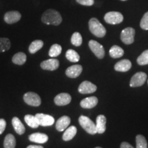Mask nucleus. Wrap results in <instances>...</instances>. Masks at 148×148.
Masks as SVG:
<instances>
[{
    "label": "nucleus",
    "instance_id": "10",
    "mask_svg": "<svg viewBox=\"0 0 148 148\" xmlns=\"http://www.w3.org/2000/svg\"><path fill=\"white\" fill-rule=\"evenodd\" d=\"M21 18V14L16 10L8 11L4 14L3 19L8 24H13L18 22Z\"/></svg>",
    "mask_w": 148,
    "mask_h": 148
},
{
    "label": "nucleus",
    "instance_id": "24",
    "mask_svg": "<svg viewBox=\"0 0 148 148\" xmlns=\"http://www.w3.org/2000/svg\"><path fill=\"white\" fill-rule=\"evenodd\" d=\"M44 42L41 40H35L31 42L29 46V52L30 53H35L40 50L43 47Z\"/></svg>",
    "mask_w": 148,
    "mask_h": 148
},
{
    "label": "nucleus",
    "instance_id": "4",
    "mask_svg": "<svg viewBox=\"0 0 148 148\" xmlns=\"http://www.w3.org/2000/svg\"><path fill=\"white\" fill-rule=\"evenodd\" d=\"M123 20V16L121 12H109L104 15V21L108 24L116 25V24L121 23Z\"/></svg>",
    "mask_w": 148,
    "mask_h": 148
},
{
    "label": "nucleus",
    "instance_id": "12",
    "mask_svg": "<svg viewBox=\"0 0 148 148\" xmlns=\"http://www.w3.org/2000/svg\"><path fill=\"white\" fill-rule=\"evenodd\" d=\"M60 63L58 60L56 58H51L44 60L40 63V67L47 71H55L59 67Z\"/></svg>",
    "mask_w": 148,
    "mask_h": 148
},
{
    "label": "nucleus",
    "instance_id": "3",
    "mask_svg": "<svg viewBox=\"0 0 148 148\" xmlns=\"http://www.w3.org/2000/svg\"><path fill=\"white\" fill-rule=\"evenodd\" d=\"M78 121L81 127L88 134L93 135L97 133L95 123L90 118H88V116L81 115L79 117Z\"/></svg>",
    "mask_w": 148,
    "mask_h": 148
},
{
    "label": "nucleus",
    "instance_id": "20",
    "mask_svg": "<svg viewBox=\"0 0 148 148\" xmlns=\"http://www.w3.org/2000/svg\"><path fill=\"white\" fill-rule=\"evenodd\" d=\"M12 126L14 127V130H15V132L17 133L18 134L21 135L25 133V126H24L23 123H21V120L18 119V117L14 116V117L12 118Z\"/></svg>",
    "mask_w": 148,
    "mask_h": 148
},
{
    "label": "nucleus",
    "instance_id": "22",
    "mask_svg": "<svg viewBox=\"0 0 148 148\" xmlns=\"http://www.w3.org/2000/svg\"><path fill=\"white\" fill-rule=\"evenodd\" d=\"M27 56L25 53L18 52L13 56L12 58V61L14 64L17 65H23L26 62Z\"/></svg>",
    "mask_w": 148,
    "mask_h": 148
},
{
    "label": "nucleus",
    "instance_id": "6",
    "mask_svg": "<svg viewBox=\"0 0 148 148\" xmlns=\"http://www.w3.org/2000/svg\"><path fill=\"white\" fill-rule=\"evenodd\" d=\"M23 100L27 104L32 106H39L41 103L40 96L34 92H27L24 94Z\"/></svg>",
    "mask_w": 148,
    "mask_h": 148
},
{
    "label": "nucleus",
    "instance_id": "16",
    "mask_svg": "<svg viewBox=\"0 0 148 148\" xmlns=\"http://www.w3.org/2000/svg\"><path fill=\"white\" fill-rule=\"evenodd\" d=\"M132 67V63L127 59H123L116 62L114 65V70L119 72L128 71Z\"/></svg>",
    "mask_w": 148,
    "mask_h": 148
},
{
    "label": "nucleus",
    "instance_id": "8",
    "mask_svg": "<svg viewBox=\"0 0 148 148\" xmlns=\"http://www.w3.org/2000/svg\"><path fill=\"white\" fill-rule=\"evenodd\" d=\"M147 79V75L144 72H138L132 77L130 82L131 87H138L144 84Z\"/></svg>",
    "mask_w": 148,
    "mask_h": 148
},
{
    "label": "nucleus",
    "instance_id": "33",
    "mask_svg": "<svg viewBox=\"0 0 148 148\" xmlns=\"http://www.w3.org/2000/svg\"><path fill=\"white\" fill-rule=\"evenodd\" d=\"M140 26L143 29L148 30V12L145 13L140 22Z\"/></svg>",
    "mask_w": 148,
    "mask_h": 148
},
{
    "label": "nucleus",
    "instance_id": "29",
    "mask_svg": "<svg viewBox=\"0 0 148 148\" xmlns=\"http://www.w3.org/2000/svg\"><path fill=\"white\" fill-rule=\"evenodd\" d=\"M10 47V40L8 38H0V53L8 51Z\"/></svg>",
    "mask_w": 148,
    "mask_h": 148
},
{
    "label": "nucleus",
    "instance_id": "28",
    "mask_svg": "<svg viewBox=\"0 0 148 148\" xmlns=\"http://www.w3.org/2000/svg\"><path fill=\"white\" fill-rule=\"evenodd\" d=\"M62 52V47L58 44H53L51 45L49 51V56L51 58L58 56Z\"/></svg>",
    "mask_w": 148,
    "mask_h": 148
},
{
    "label": "nucleus",
    "instance_id": "27",
    "mask_svg": "<svg viewBox=\"0 0 148 148\" xmlns=\"http://www.w3.org/2000/svg\"><path fill=\"white\" fill-rule=\"evenodd\" d=\"M65 56L66 59L71 62H76L79 60V54L73 49H68Z\"/></svg>",
    "mask_w": 148,
    "mask_h": 148
},
{
    "label": "nucleus",
    "instance_id": "39",
    "mask_svg": "<svg viewBox=\"0 0 148 148\" xmlns=\"http://www.w3.org/2000/svg\"><path fill=\"white\" fill-rule=\"evenodd\" d=\"M121 1H126V0H121Z\"/></svg>",
    "mask_w": 148,
    "mask_h": 148
},
{
    "label": "nucleus",
    "instance_id": "32",
    "mask_svg": "<svg viewBox=\"0 0 148 148\" xmlns=\"http://www.w3.org/2000/svg\"><path fill=\"white\" fill-rule=\"evenodd\" d=\"M137 63L139 65H146L148 64V49L144 51L137 58Z\"/></svg>",
    "mask_w": 148,
    "mask_h": 148
},
{
    "label": "nucleus",
    "instance_id": "34",
    "mask_svg": "<svg viewBox=\"0 0 148 148\" xmlns=\"http://www.w3.org/2000/svg\"><path fill=\"white\" fill-rule=\"evenodd\" d=\"M76 1L79 4L86 6H91L94 4V0H76Z\"/></svg>",
    "mask_w": 148,
    "mask_h": 148
},
{
    "label": "nucleus",
    "instance_id": "36",
    "mask_svg": "<svg viewBox=\"0 0 148 148\" xmlns=\"http://www.w3.org/2000/svg\"><path fill=\"white\" fill-rule=\"evenodd\" d=\"M120 148H134L130 144L127 143V142H123L120 145Z\"/></svg>",
    "mask_w": 148,
    "mask_h": 148
},
{
    "label": "nucleus",
    "instance_id": "9",
    "mask_svg": "<svg viewBox=\"0 0 148 148\" xmlns=\"http://www.w3.org/2000/svg\"><path fill=\"white\" fill-rule=\"evenodd\" d=\"M35 116L38 120L39 125L46 127L50 126L54 123L55 120L52 116L43 113H37Z\"/></svg>",
    "mask_w": 148,
    "mask_h": 148
},
{
    "label": "nucleus",
    "instance_id": "15",
    "mask_svg": "<svg viewBox=\"0 0 148 148\" xmlns=\"http://www.w3.org/2000/svg\"><path fill=\"white\" fill-rule=\"evenodd\" d=\"M70 123H71V119H70L69 116H62L60 118H59L56 123V128L59 132H62L67 128Z\"/></svg>",
    "mask_w": 148,
    "mask_h": 148
},
{
    "label": "nucleus",
    "instance_id": "7",
    "mask_svg": "<svg viewBox=\"0 0 148 148\" xmlns=\"http://www.w3.org/2000/svg\"><path fill=\"white\" fill-rule=\"evenodd\" d=\"M88 46L90 50L98 58L102 59L104 57L105 55V51L104 48L100 43L95 41V40H90L89 42H88Z\"/></svg>",
    "mask_w": 148,
    "mask_h": 148
},
{
    "label": "nucleus",
    "instance_id": "13",
    "mask_svg": "<svg viewBox=\"0 0 148 148\" xmlns=\"http://www.w3.org/2000/svg\"><path fill=\"white\" fill-rule=\"evenodd\" d=\"M71 101V97L69 93L62 92L56 96L54 98V103L57 106H65L69 104Z\"/></svg>",
    "mask_w": 148,
    "mask_h": 148
},
{
    "label": "nucleus",
    "instance_id": "37",
    "mask_svg": "<svg viewBox=\"0 0 148 148\" xmlns=\"http://www.w3.org/2000/svg\"><path fill=\"white\" fill-rule=\"evenodd\" d=\"M27 148H44L41 145H31L27 146Z\"/></svg>",
    "mask_w": 148,
    "mask_h": 148
},
{
    "label": "nucleus",
    "instance_id": "21",
    "mask_svg": "<svg viewBox=\"0 0 148 148\" xmlns=\"http://www.w3.org/2000/svg\"><path fill=\"white\" fill-rule=\"evenodd\" d=\"M76 134L77 128L74 125H71L65 130L63 135H62V139L64 141H69V140L73 139Z\"/></svg>",
    "mask_w": 148,
    "mask_h": 148
},
{
    "label": "nucleus",
    "instance_id": "17",
    "mask_svg": "<svg viewBox=\"0 0 148 148\" xmlns=\"http://www.w3.org/2000/svg\"><path fill=\"white\" fill-rule=\"evenodd\" d=\"M29 140L30 141L34 142V143L42 144L45 143L48 140V136L47 134H43V133L36 132L33 133L28 136Z\"/></svg>",
    "mask_w": 148,
    "mask_h": 148
},
{
    "label": "nucleus",
    "instance_id": "38",
    "mask_svg": "<svg viewBox=\"0 0 148 148\" xmlns=\"http://www.w3.org/2000/svg\"><path fill=\"white\" fill-rule=\"evenodd\" d=\"M95 148H102V147H96Z\"/></svg>",
    "mask_w": 148,
    "mask_h": 148
},
{
    "label": "nucleus",
    "instance_id": "1",
    "mask_svg": "<svg viewBox=\"0 0 148 148\" xmlns=\"http://www.w3.org/2000/svg\"><path fill=\"white\" fill-rule=\"evenodd\" d=\"M41 21L47 25H58L62 23V18L60 14L53 9H48L41 16Z\"/></svg>",
    "mask_w": 148,
    "mask_h": 148
},
{
    "label": "nucleus",
    "instance_id": "5",
    "mask_svg": "<svg viewBox=\"0 0 148 148\" xmlns=\"http://www.w3.org/2000/svg\"><path fill=\"white\" fill-rule=\"evenodd\" d=\"M135 30L132 27H126L121 33V40L125 45H130L134 41Z\"/></svg>",
    "mask_w": 148,
    "mask_h": 148
},
{
    "label": "nucleus",
    "instance_id": "30",
    "mask_svg": "<svg viewBox=\"0 0 148 148\" xmlns=\"http://www.w3.org/2000/svg\"><path fill=\"white\" fill-rule=\"evenodd\" d=\"M71 42L72 45L75 47H79L82 43V37L79 32H74L71 38Z\"/></svg>",
    "mask_w": 148,
    "mask_h": 148
},
{
    "label": "nucleus",
    "instance_id": "26",
    "mask_svg": "<svg viewBox=\"0 0 148 148\" xmlns=\"http://www.w3.org/2000/svg\"><path fill=\"white\" fill-rule=\"evenodd\" d=\"M24 120H25L27 125H29L30 127H32V128H36L39 126V123H38L36 117L34 115H32V114H26L24 117Z\"/></svg>",
    "mask_w": 148,
    "mask_h": 148
},
{
    "label": "nucleus",
    "instance_id": "2",
    "mask_svg": "<svg viewBox=\"0 0 148 148\" xmlns=\"http://www.w3.org/2000/svg\"><path fill=\"white\" fill-rule=\"evenodd\" d=\"M90 32L98 38H102L106 35V30L104 26L96 18H91L88 21Z\"/></svg>",
    "mask_w": 148,
    "mask_h": 148
},
{
    "label": "nucleus",
    "instance_id": "19",
    "mask_svg": "<svg viewBox=\"0 0 148 148\" xmlns=\"http://www.w3.org/2000/svg\"><path fill=\"white\" fill-rule=\"evenodd\" d=\"M106 118L103 114H99L97 116L96 119V129H97V133L99 134H103L106 131Z\"/></svg>",
    "mask_w": 148,
    "mask_h": 148
},
{
    "label": "nucleus",
    "instance_id": "31",
    "mask_svg": "<svg viewBox=\"0 0 148 148\" xmlns=\"http://www.w3.org/2000/svg\"><path fill=\"white\" fill-rule=\"evenodd\" d=\"M136 148H147V142L144 136L138 134L136 136Z\"/></svg>",
    "mask_w": 148,
    "mask_h": 148
},
{
    "label": "nucleus",
    "instance_id": "35",
    "mask_svg": "<svg viewBox=\"0 0 148 148\" xmlns=\"http://www.w3.org/2000/svg\"><path fill=\"white\" fill-rule=\"evenodd\" d=\"M5 126H6V121L5 119H0V134H1L4 132Z\"/></svg>",
    "mask_w": 148,
    "mask_h": 148
},
{
    "label": "nucleus",
    "instance_id": "18",
    "mask_svg": "<svg viewBox=\"0 0 148 148\" xmlns=\"http://www.w3.org/2000/svg\"><path fill=\"white\" fill-rule=\"evenodd\" d=\"M97 98L95 97V96H92V97H88L83 99L80 101V106L83 108L90 109L94 108V107H95V106H97Z\"/></svg>",
    "mask_w": 148,
    "mask_h": 148
},
{
    "label": "nucleus",
    "instance_id": "23",
    "mask_svg": "<svg viewBox=\"0 0 148 148\" xmlns=\"http://www.w3.org/2000/svg\"><path fill=\"white\" fill-rule=\"evenodd\" d=\"M109 54L112 58H118L123 56L124 54V51L121 47L117 45H113L110 49Z\"/></svg>",
    "mask_w": 148,
    "mask_h": 148
},
{
    "label": "nucleus",
    "instance_id": "25",
    "mask_svg": "<svg viewBox=\"0 0 148 148\" xmlns=\"http://www.w3.org/2000/svg\"><path fill=\"white\" fill-rule=\"evenodd\" d=\"M16 139L14 135L8 134L5 136L3 141V147L4 148H15Z\"/></svg>",
    "mask_w": 148,
    "mask_h": 148
},
{
    "label": "nucleus",
    "instance_id": "14",
    "mask_svg": "<svg viewBox=\"0 0 148 148\" xmlns=\"http://www.w3.org/2000/svg\"><path fill=\"white\" fill-rule=\"evenodd\" d=\"M82 66L79 64L72 65L66 69L65 71L66 75L70 78H76L82 73Z\"/></svg>",
    "mask_w": 148,
    "mask_h": 148
},
{
    "label": "nucleus",
    "instance_id": "11",
    "mask_svg": "<svg viewBox=\"0 0 148 148\" xmlns=\"http://www.w3.org/2000/svg\"><path fill=\"white\" fill-rule=\"evenodd\" d=\"M97 90V86L92 84L89 81H84L78 87L79 92L82 94H90L95 92Z\"/></svg>",
    "mask_w": 148,
    "mask_h": 148
}]
</instances>
